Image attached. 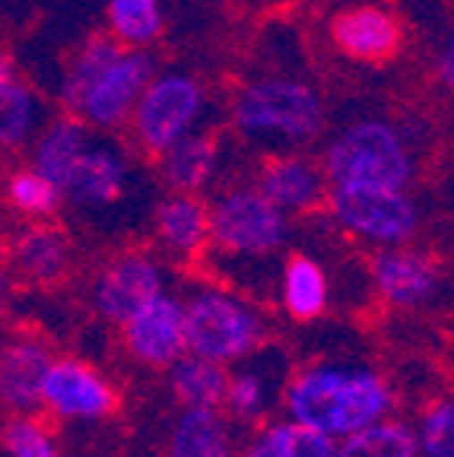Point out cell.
<instances>
[{
  "label": "cell",
  "instance_id": "1",
  "mask_svg": "<svg viewBox=\"0 0 454 457\" xmlns=\"http://www.w3.org/2000/svg\"><path fill=\"white\" fill-rule=\"evenodd\" d=\"M286 407L298 426H308L331 438L375 426L394 407V397L372 371L308 369L290 385Z\"/></svg>",
  "mask_w": 454,
  "mask_h": 457
},
{
  "label": "cell",
  "instance_id": "2",
  "mask_svg": "<svg viewBox=\"0 0 454 457\" xmlns=\"http://www.w3.org/2000/svg\"><path fill=\"white\" fill-rule=\"evenodd\" d=\"M321 171L334 187L404 191L413 181V156L394 124L362 118L327 143Z\"/></svg>",
  "mask_w": 454,
  "mask_h": 457
},
{
  "label": "cell",
  "instance_id": "3",
  "mask_svg": "<svg viewBox=\"0 0 454 457\" xmlns=\"http://www.w3.org/2000/svg\"><path fill=\"white\" fill-rule=\"evenodd\" d=\"M235 124L251 140L308 143L324 128V99L298 79H257L235 99Z\"/></svg>",
  "mask_w": 454,
  "mask_h": 457
},
{
  "label": "cell",
  "instance_id": "4",
  "mask_svg": "<svg viewBox=\"0 0 454 457\" xmlns=\"http://www.w3.org/2000/svg\"><path fill=\"white\" fill-rule=\"evenodd\" d=\"M204 112V86L191 73H156L137 99L130 121L143 150L163 156L181 137L194 134Z\"/></svg>",
  "mask_w": 454,
  "mask_h": 457
},
{
  "label": "cell",
  "instance_id": "5",
  "mask_svg": "<svg viewBox=\"0 0 454 457\" xmlns=\"http://www.w3.org/2000/svg\"><path fill=\"white\" fill-rule=\"evenodd\" d=\"M261 343L257 318L223 293H200L185 308V346H191L194 359L204 362H229L251 353Z\"/></svg>",
  "mask_w": 454,
  "mask_h": 457
},
{
  "label": "cell",
  "instance_id": "6",
  "mask_svg": "<svg viewBox=\"0 0 454 457\" xmlns=\"http://www.w3.org/2000/svg\"><path fill=\"white\" fill-rule=\"evenodd\" d=\"M290 222L255 187H235L206 210V236L232 254H267L286 242Z\"/></svg>",
  "mask_w": 454,
  "mask_h": 457
},
{
  "label": "cell",
  "instance_id": "7",
  "mask_svg": "<svg viewBox=\"0 0 454 457\" xmlns=\"http://www.w3.org/2000/svg\"><path fill=\"white\" fill-rule=\"evenodd\" d=\"M327 204L340 226L382 245H400L416 236L419 228V207L404 191L327 187Z\"/></svg>",
  "mask_w": 454,
  "mask_h": 457
},
{
  "label": "cell",
  "instance_id": "8",
  "mask_svg": "<svg viewBox=\"0 0 454 457\" xmlns=\"http://www.w3.org/2000/svg\"><path fill=\"white\" fill-rule=\"evenodd\" d=\"M156 77V61L143 48H124L112 61L105 73L96 79V86L86 96L83 108H80V121L89 128H118L130 118L137 99L143 96L149 79Z\"/></svg>",
  "mask_w": 454,
  "mask_h": 457
},
{
  "label": "cell",
  "instance_id": "9",
  "mask_svg": "<svg viewBox=\"0 0 454 457\" xmlns=\"http://www.w3.org/2000/svg\"><path fill=\"white\" fill-rule=\"evenodd\" d=\"M130 353L149 365H172L185 350V308L172 295H159L124 321Z\"/></svg>",
  "mask_w": 454,
  "mask_h": 457
},
{
  "label": "cell",
  "instance_id": "10",
  "mask_svg": "<svg viewBox=\"0 0 454 457\" xmlns=\"http://www.w3.org/2000/svg\"><path fill=\"white\" fill-rule=\"evenodd\" d=\"M124 187H128V162L121 150L114 143H102L93 137L67 175L61 200H71L77 207H108L121 200Z\"/></svg>",
  "mask_w": 454,
  "mask_h": 457
},
{
  "label": "cell",
  "instance_id": "11",
  "mask_svg": "<svg viewBox=\"0 0 454 457\" xmlns=\"http://www.w3.org/2000/svg\"><path fill=\"white\" fill-rule=\"evenodd\" d=\"M163 295V273L147 257H121L112 267H105L96 283V308L108 321H128Z\"/></svg>",
  "mask_w": 454,
  "mask_h": 457
},
{
  "label": "cell",
  "instance_id": "12",
  "mask_svg": "<svg viewBox=\"0 0 454 457\" xmlns=\"http://www.w3.org/2000/svg\"><path fill=\"white\" fill-rule=\"evenodd\" d=\"M255 191L280 213H306L327 200V179L321 165L306 156H270L261 165Z\"/></svg>",
  "mask_w": 454,
  "mask_h": 457
},
{
  "label": "cell",
  "instance_id": "13",
  "mask_svg": "<svg viewBox=\"0 0 454 457\" xmlns=\"http://www.w3.org/2000/svg\"><path fill=\"white\" fill-rule=\"evenodd\" d=\"M42 400L57 416L71 420H96L114 410V394L89 365L64 359L48 369L42 385Z\"/></svg>",
  "mask_w": 454,
  "mask_h": 457
},
{
  "label": "cell",
  "instance_id": "14",
  "mask_svg": "<svg viewBox=\"0 0 454 457\" xmlns=\"http://www.w3.org/2000/svg\"><path fill=\"white\" fill-rule=\"evenodd\" d=\"M331 42L353 61H388L400 48L398 20L382 7H349L331 20Z\"/></svg>",
  "mask_w": 454,
  "mask_h": 457
},
{
  "label": "cell",
  "instance_id": "15",
  "mask_svg": "<svg viewBox=\"0 0 454 457\" xmlns=\"http://www.w3.org/2000/svg\"><path fill=\"white\" fill-rule=\"evenodd\" d=\"M372 277H375L384 299L394 305L413 308L433 299L435 286H439V267L423 251L388 248L378 251L372 261Z\"/></svg>",
  "mask_w": 454,
  "mask_h": 457
},
{
  "label": "cell",
  "instance_id": "16",
  "mask_svg": "<svg viewBox=\"0 0 454 457\" xmlns=\"http://www.w3.org/2000/svg\"><path fill=\"white\" fill-rule=\"evenodd\" d=\"M93 140V130L86 128L80 118L64 114V118H55L51 124H45L36 137V146H32V171L42 175L57 194L64 187L67 175L77 165V159L83 156V150Z\"/></svg>",
  "mask_w": 454,
  "mask_h": 457
},
{
  "label": "cell",
  "instance_id": "17",
  "mask_svg": "<svg viewBox=\"0 0 454 457\" xmlns=\"http://www.w3.org/2000/svg\"><path fill=\"white\" fill-rule=\"evenodd\" d=\"M51 362L48 353L32 340L10 343L0 353V400L16 413H29L42 400V385Z\"/></svg>",
  "mask_w": 454,
  "mask_h": 457
},
{
  "label": "cell",
  "instance_id": "18",
  "mask_svg": "<svg viewBox=\"0 0 454 457\" xmlns=\"http://www.w3.org/2000/svg\"><path fill=\"white\" fill-rule=\"evenodd\" d=\"M159 159H163V175L169 187H175V194H194L216 175L220 143L210 134H188Z\"/></svg>",
  "mask_w": 454,
  "mask_h": 457
},
{
  "label": "cell",
  "instance_id": "19",
  "mask_svg": "<svg viewBox=\"0 0 454 457\" xmlns=\"http://www.w3.org/2000/svg\"><path fill=\"white\" fill-rule=\"evenodd\" d=\"M121 51L124 48H121L108 32L105 36L86 38L83 48L73 54L71 67H67L64 83H61V105L67 108V114L77 118L80 108H83V102H86V96H89V89L96 86V79L112 67V61L121 54Z\"/></svg>",
  "mask_w": 454,
  "mask_h": 457
},
{
  "label": "cell",
  "instance_id": "20",
  "mask_svg": "<svg viewBox=\"0 0 454 457\" xmlns=\"http://www.w3.org/2000/svg\"><path fill=\"white\" fill-rule=\"evenodd\" d=\"M172 457H232V436L216 410H188L172 436Z\"/></svg>",
  "mask_w": 454,
  "mask_h": 457
},
{
  "label": "cell",
  "instance_id": "21",
  "mask_svg": "<svg viewBox=\"0 0 454 457\" xmlns=\"http://www.w3.org/2000/svg\"><path fill=\"white\" fill-rule=\"evenodd\" d=\"M42 130V102L22 79L0 86V150H16Z\"/></svg>",
  "mask_w": 454,
  "mask_h": 457
},
{
  "label": "cell",
  "instance_id": "22",
  "mask_svg": "<svg viewBox=\"0 0 454 457\" xmlns=\"http://www.w3.org/2000/svg\"><path fill=\"white\" fill-rule=\"evenodd\" d=\"M159 236L181 254H191L206 242V207L194 194H172L156 210Z\"/></svg>",
  "mask_w": 454,
  "mask_h": 457
},
{
  "label": "cell",
  "instance_id": "23",
  "mask_svg": "<svg viewBox=\"0 0 454 457\" xmlns=\"http://www.w3.org/2000/svg\"><path fill=\"white\" fill-rule=\"evenodd\" d=\"M283 302L286 312L296 321H312L327 305V279L324 270L315 264L312 257L292 254L283 273Z\"/></svg>",
  "mask_w": 454,
  "mask_h": 457
},
{
  "label": "cell",
  "instance_id": "24",
  "mask_svg": "<svg viewBox=\"0 0 454 457\" xmlns=\"http://www.w3.org/2000/svg\"><path fill=\"white\" fill-rule=\"evenodd\" d=\"M13 261L22 277L51 283L67 270V242L55 228H29L26 236L16 238Z\"/></svg>",
  "mask_w": 454,
  "mask_h": 457
},
{
  "label": "cell",
  "instance_id": "25",
  "mask_svg": "<svg viewBox=\"0 0 454 457\" xmlns=\"http://www.w3.org/2000/svg\"><path fill=\"white\" fill-rule=\"evenodd\" d=\"M229 375L214 362L185 359L172 371V391L191 410H216L226 400Z\"/></svg>",
  "mask_w": 454,
  "mask_h": 457
},
{
  "label": "cell",
  "instance_id": "26",
  "mask_svg": "<svg viewBox=\"0 0 454 457\" xmlns=\"http://www.w3.org/2000/svg\"><path fill=\"white\" fill-rule=\"evenodd\" d=\"M108 36L121 48H143L156 42L163 32V10L159 0H108Z\"/></svg>",
  "mask_w": 454,
  "mask_h": 457
},
{
  "label": "cell",
  "instance_id": "27",
  "mask_svg": "<svg viewBox=\"0 0 454 457\" xmlns=\"http://www.w3.org/2000/svg\"><path fill=\"white\" fill-rule=\"evenodd\" d=\"M248 457H337V448L331 438L315 428L298 426V422H280L257 436Z\"/></svg>",
  "mask_w": 454,
  "mask_h": 457
},
{
  "label": "cell",
  "instance_id": "28",
  "mask_svg": "<svg viewBox=\"0 0 454 457\" xmlns=\"http://www.w3.org/2000/svg\"><path fill=\"white\" fill-rule=\"evenodd\" d=\"M337 457H416V438L404 422H375L353 432Z\"/></svg>",
  "mask_w": 454,
  "mask_h": 457
},
{
  "label": "cell",
  "instance_id": "29",
  "mask_svg": "<svg viewBox=\"0 0 454 457\" xmlns=\"http://www.w3.org/2000/svg\"><path fill=\"white\" fill-rule=\"evenodd\" d=\"M7 200H10V207H16L20 213H29V216H48L64 204L61 194L32 169H20L10 175Z\"/></svg>",
  "mask_w": 454,
  "mask_h": 457
},
{
  "label": "cell",
  "instance_id": "30",
  "mask_svg": "<svg viewBox=\"0 0 454 457\" xmlns=\"http://www.w3.org/2000/svg\"><path fill=\"white\" fill-rule=\"evenodd\" d=\"M4 445H7L10 457H57L51 436L32 420L7 422L4 426Z\"/></svg>",
  "mask_w": 454,
  "mask_h": 457
},
{
  "label": "cell",
  "instance_id": "31",
  "mask_svg": "<svg viewBox=\"0 0 454 457\" xmlns=\"http://www.w3.org/2000/svg\"><path fill=\"white\" fill-rule=\"evenodd\" d=\"M419 442L429 457H454V410L448 400H439L429 407Z\"/></svg>",
  "mask_w": 454,
  "mask_h": 457
},
{
  "label": "cell",
  "instance_id": "32",
  "mask_svg": "<svg viewBox=\"0 0 454 457\" xmlns=\"http://www.w3.org/2000/svg\"><path fill=\"white\" fill-rule=\"evenodd\" d=\"M226 407L235 420H257L264 410V381L257 375H239L226 387Z\"/></svg>",
  "mask_w": 454,
  "mask_h": 457
},
{
  "label": "cell",
  "instance_id": "33",
  "mask_svg": "<svg viewBox=\"0 0 454 457\" xmlns=\"http://www.w3.org/2000/svg\"><path fill=\"white\" fill-rule=\"evenodd\" d=\"M435 73H439L441 83H445L448 89H451V83H454V45H451V38L445 42V48H441L439 61H435Z\"/></svg>",
  "mask_w": 454,
  "mask_h": 457
},
{
  "label": "cell",
  "instance_id": "34",
  "mask_svg": "<svg viewBox=\"0 0 454 457\" xmlns=\"http://www.w3.org/2000/svg\"><path fill=\"white\" fill-rule=\"evenodd\" d=\"M10 79H16V67H13V57L7 54V51L0 48V86L10 83Z\"/></svg>",
  "mask_w": 454,
  "mask_h": 457
},
{
  "label": "cell",
  "instance_id": "35",
  "mask_svg": "<svg viewBox=\"0 0 454 457\" xmlns=\"http://www.w3.org/2000/svg\"><path fill=\"white\" fill-rule=\"evenodd\" d=\"M4 293H7V277H4V270H0V299H4Z\"/></svg>",
  "mask_w": 454,
  "mask_h": 457
},
{
  "label": "cell",
  "instance_id": "36",
  "mask_svg": "<svg viewBox=\"0 0 454 457\" xmlns=\"http://www.w3.org/2000/svg\"><path fill=\"white\" fill-rule=\"evenodd\" d=\"M270 4H290V0H270Z\"/></svg>",
  "mask_w": 454,
  "mask_h": 457
}]
</instances>
